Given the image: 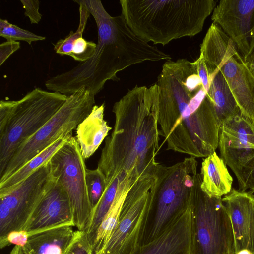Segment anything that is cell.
<instances>
[{"label": "cell", "mask_w": 254, "mask_h": 254, "mask_svg": "<svg viewBox=\"0 0 254 254\" xmlns=\"http://www.w3.org/2000/svg\"><path fill=\"white\" fill-rule=\"evenodd\" d=\"M247 63L254 51V0H221L211 16Z\"/></svg>", "instance_id": "obj_13"}, {"label": "cell", "mask_w": 254, "mask_h": 254, "mask_svg": "<svg viewBox=\"0 0 254 254\" xmlns=\"http://www.w3.org/2000/svg\"><path fill=\"white\" fill-rule=\"evenodd\" d=\"M68 96L35 88L17 100L0 102V176L24 141L59 110Z\"/></svg>", "instance_id": "obj_6"}, {"label": "cell", "mask_w": 254, "mask_h": 254, "mask_svg": "<svg viewBox=\"0 0 254 254\" xmlns=\"http://www.w3.org/2000/svg\"><path fill=\"white\" fill-rule=\"evenodd\" d=\"M159 98L156 83L149 87L137 85L115 103L113 130L105 139L97 166L106 187L116 178L135 181L157 174L162 166L155 159L160 148Z\"/></svg>", "instance_id": "obj_2"}, {"label": "cell", "mask_w": 254, "mask_h": 254, "mask_svg": "<svg viewBox=\"0 0 254 254\" xmlns=\"http://www.w3.org/2000/svg\"><path fill=\"white\" fill-rule=\"evenodd\" d=\"M222 200L231 220L235 254L246 250L254 254V194L232 189Z\"/></svg>", "instance_id": "obj_16"}, {"label": "cell", "mask_w": 254, "mask_h": 254, "mask_svg": "<svg viewBox=\"0 0 254 254\" xmlns=\"http://www.w3.org/2000/svg\"><path fill=\"white\" fill-rule=\"evenodd\" d=\"M79 5V23L75 32L71 31L64 39H60L53 44L56 53L60 55L70 56L74 42L79 38L82 37L87 20L90 15V12L82 2V0H73Z\"/></svg>", "instance_id": "obj_24"}, {"label": "cell", "mask_w": 254, "mask_h": 254, "mask_svg": "<svg viewBox=\"0 0 254 254\" xmlns=\"http://www.w3.org/2000/svg\"><path fill=\"white\" fill-rule=\"evenodd\" d=\"M75 137L72 135L49 161L52 173L69 197L74 226L84 231L92 213L86 184L87 168Z\"/></svg>", "instance_id": "obj_12"}, {"label": "cell", "mask_w": 254, "mask_h": 254, "mask_svg": "<svg viewBox=\"0 0 254 254\" xmlns=\"http://www.w3.org/2000/svg\"><path fill=\"white\" fill-rule=\"evenodd\" d=\"M29 236V234L25 230L12 231L4 237L0 238V248L3 249L11 244L25 247Z\"/></svg>", "instance_id": "obj_29"}, {"label": "cell", "mask_w": 254, "mask_h": 254, "mask_svg": "<svg viewBox=\"0 0 254 254\" xmlns=\"http://www.w3.org/2000/svg\"><path fill=\"white\" fill-rule=\"evenodd\" d=\"M200 174L201 189L210 197L222 198L231 192L233 178L216 152L203 159Z\"/></svg>", "instance_id": "obj_19"}, {"label": "cell", "mask_w": 254, "mask_h": 254, "mask_svg": "<svg viewBox=\"0 0 254 254\" xmlns=\"http://www.w3.org/2000/svg\"><path fill=\"white\" fill-rule=\"evenodd\" d=\"M160 134L167 150L205 158L218 147L221 126L194 62L169 60L157 81Z\"/></svg>", "instance_id": "obj_1"}, {"label": "cell", "mask_w": 254, "mask_h": 254, "mask_svg": "<svg viewBox=\"0 0 254 254\" xmlns=\"http://www.w3.org/2000/svg\"><path fill=\"white\" fill-rule=\"evenodd\" d=\"M235 254H252L249 251L246 250H243L236 253Z\"/></svg>", "instance_id": "obj_35"}, {"label": "cell", "mask_w": 254, "mask_h": 254, "mask_svg": "<svg viewBox=\"0 0 254 254\" xmlns=\"http://www.w3.org/2000/svg\"><path fill=\"white\" fill-rule=\"evenodd\" d=\"M20 47L18 41H6L0 45V65Z\"/></svg>", "instance_id": "obj_32"}, {"label": "cell", "mask_w": 254, "mask_h": 254, "mask_svg": "<svg viewBox=\"0 0 254 254\" xmlns=\"http://www.w3.org/2000/svg\"><path fill=\"white\" fill-rule=\"evenodd\" d=\"M197 165L195 158L190 156L173 165L161 166L142 227L139 246L158 238L190 207Z\"/></svg>", "instance_id": "obj_5"}, {"label": "cell", "mask_w": 254, "mask_h": 254, "mask_svg": "<svg viewBox=\"0 0 254 254\" xmlns=\"http://www.w3.org/2000/svg\"><path fill=\"white\" fill-rule=\"evenodd\" d=\"M105 104L95 105L76 128V139L84 160L91 157L112 128L104 119Z\"/></svg>", "instance_id": "obj_18"}, {"label": "cell", "mask_w": 254, "mask_h": 254, "mask_svg": "<svg viewBox=\"0 0 254 254\" xmlns=\"http://www.w3.org/2000/svg\"><path fill=\"white\" fill-rule=\"evenodd\" d=\"M96 23L98 41L93 56L45 82L48 90L67 96L81 87L95 96L118 72L145 61H168L170 56L138 37L122 15L111 16L100 0H82Z\"/></svg>", "instance_id": "obj_3"}, {"label": "cell", "mask_w": 254, "mask_h": 254, "mask_svg": "<svg viewBox=\"0 0 254 254\" xmlns=\"http://www.w3.org/2000/svg\"><path fill=\"white\" fill-rule=\"evenodd\" d=\"M205 64L208 72L209 82L207 96L212 102L222 125L241 113L240 109L221 71L213 66L206 63Z\"/></svg>", "instance_id": "obj_20"}, {"label": "cell", "mask_w": 254, "mask_h": 254, "mask_svg": "<svg viewBox=\"0 0 254 254\" xmlns=\"http://www.w3.org/2000/svg\"><path fill=\"white\" fill-rule=\"evenodd\" d=\"M96 46L97 43L87 41L81 37L74 42L70 57L75 61L85 62L93 56Z\"/></svg>", "instance_id": "obj_28"}, {"label": "cell", "mask_w": 254, "mask_h": 254, "mask_svg": "<svg viewBox=\"0 0 254 254\" xmlns=\"http://www.w3.org/2000/svg\"><path fill=\"white\" fill-rule=\"evenodd\" d=\"M25 9L24 14L29 17L31 24H38L42 14L39 11L40 1L38 0H20Z\"/></svg>", "instance_id": "obj_30"}, {"label": "cell", "mask_w": 254, "mask_h": 254, "mask_svg": "<svg viewBox=\"0 0 254 254\" xmlns=\"http://www.w3.org/2000/svg\"><path fill=\"white\" fill-rule=\"evenodd\" d=\"M199 56L221 71L241 114L254 124V77L233 41L215 23L202 41Z\"/></svg>", "instance_id": "obj_8"}, {"label": "cell", "mask_w": 254, "mask_h": 254, "mask_svg": "<svg viewBox=\"0 0 254 254\" xmlns=\"http://www.w3.org/2000/svg\"><path fill=\"white\" fill-rule=\"evenodd\" d=\"M74 234L70 226L51 228L30 235L25 247L31 254H64Z\"/></svg>", "instance_id": "obj_21"}, {"label": "cell", "mask_w": 254, "mask_h": 254, "mask_svg": "<svg viewBox=\"0 0 254 254\" xmlns=\"http://www.w3.org/2000/svg\"><path fill=\"white\" fill-rule=\"evenodd\" d=\"M86 184L89 198L93 209L101 200L106 188V180L101 171L95 169H86Z\"/></svg>", "instance_id": "obj_25"}, {"label": "cell", "mask_w": 254, "mask_h": 254, "mask_svg": "<svg viewBox=\"0 0 254 254\" xmlns=\"http://www.w3.org/2000/svg\"><path fill=\"white\" fill-rule=\"evenodd\" d=\"M0 36L7 41H24L31 44L32 42L45 40L44 36L36 35L9 23L6 19H0Z\"/></svg>", "instance_id": "obj_26"}, {"label": "cell", "mask_w": 254, "mask_h": 254, "mask_svg": "<svg viewBox=\"0 0 254 254\" xmlns=\"http://www.w3.org/2000/svg\"><path fill=\"white\" fill-rule=\"evenodd\" d=\"M246 64H247L250 71L254 77V51L251 55L248 61Z\"/></svg>", "instance_id": "obj_34"}, {"label": "cell", "mask_w": 254, "mask_h": 254, "mask_svg": "<svg viewBox=\"0 0 254 254\" xmlns=\"http://www.w3.org/2000/svg\"><path fill=\"white\" fill-rule=\"evenodd\" d=\"M121 15L132 31L148 43L165 45L200 32L217 5L214 0H121Z\"/></svg>", "instance_id": "obj_4"}, {"label": "cell", "mask_w": 254, "mask_h": 254, "mask_svg": "<svg viewBox=\"0 0 254 254\" xmlns=\"http://www.w3.org/2000/svg\"><path fill=\"white\" fill-rule=\"evenodd\" d=\"M190 246L191 207L158 238L132 254H191Z\"/></svg>", "instance_id": "obj_17"}, {"label": "cell", "mask_w": 254, "mask_h": 254, "mask_svg": "<svg viewBox=\"0 0 254 254\" xmlns=\"http://www.w3.org/2000/svg\"><path fill=\"white\" fill-rule=\"evenodd\" d=\"M201 182L197 173L191 203V254H235L231 220L222 198L208 196Z\"/></svg>", "instance_id": "obj_7"}, {"label": "cell", "mask_w": 254, "mask_h": 254, "mask_svg": "<svg viewBox=\"0 0 254 254\" xmlns=\"http://www.w3.org/2000/svg\"><path fill=\"white\" fill-rule=\"evenodd\" d=\"M156 181L157 174H147L132 184L109 240L96 254H132L139 246L142 227Z\"/></svg>", "instance_id": "obj_11"}, {"label": "cell", "mask_w": 254, "mask_h": 254, "mask_svg": "<svg viewBox=\"0 0 254 254\" xmlns=\"http://www.w3.org/2000/svg\"><path fill=\"white\" fill-rule=\"evenodd\" d=\"M218 147L221 158L236 175L240 189L244 169L254 157V124L241 113L223 123Z\"/></svg>", "instance_id": "obj_14"}, {"label": "cell", "mask_w": 254, "mask_h": 254, "mask_svg": "<svg viewBox=\"0 0 254 254\" xmlns=\"http://www.w3.org/2000/svg\"><path fill=\"white\" fill-rule=\"evenodd\" d=\"M9 254H31L25 247L15 246Z\"/></svg>", "instance_id": "obj_33"}, {"label": "cell", "mask_w": 254, "mask_h": 254, "mask_svg": "<svg viewBox=\"0 0 254 254\" xmlns=\"http://www.w3.org/2000/svg\"><path fill=\"white\" fill-rule=\"evenodd\" d=\"M95 103V96L83 87L68 96L56 114L18 147L0 176V182L4 181L60 137L72 134L90 114Z\"/></svg>", "instance_id": "obj_9"}, {"label": "cell", "mask_w": 254, "mask_h": 254, "mask_svg": "<svg viewBox=\"0 0 254 254\" xmlns=\"http://www.w3.org/2000/svg\"><path fill=\"white\" fill-rule=\"evenodd\" d=\"M134 182L128 179L120 180L116 197L97 231L92 245L94 254L102 250L109 240L117 224L126 196Z\"/></svg>", "instance_id": "obj_22"}, {"label": "cell", "mask_w": 254, "mask_h": 254, "mask_svg": "<svg viewBox=\"0 0 254 254\" xmlns=\"http://www.w3.org/2000/svg\"><path fill=\"white\" fill-rule=\"evenodd\" d=\"M71 134L64 135L35 156L4 181L0 182V191L11 189L26 179L34 171L48 163Z\"/></svg>", "instance_id": "obj_23"}, {"label": "cell", "mask_w": 254, "mask_h": 254, "mask_svg": "<svg viewBox=\"0 0 254 254\" xmlns=\"http://www.w3.org/2000/svg\"><path fill=\"white\" fill-rule=\"evenodd\" d=\"M64 254H94L92 245L84 231H75L74 237Z\"/></svg>", "instance_id": "obj_27"}, {"label": "cell", "mask_w": 254, "mask_h": 254, "mask_svg": "<svg viewBox=\"0 0 254 254\" xmlns=\"http://www.w3.org/2000/svg\"><path fill=\"white\" fill-rule=\"evenodd\" d=\"M64 226H74L73 214L68 195L55 178L53 185L33 213L25 230L30 236Z\"/></svg>", "instance_id": "obj_15"}, {"label": "cell", "mask_w": 254, "mask_h": 254, "mask_svg": "<svg viewBox=\"0 0 254 254\" xmlns=\"http://www.w3.org/2000/svg\"><path fill=\"white\" fill-rule=\"evenodd\" d=\"M249 189L254 192V157L245 166L243 173V182L241 191H246Z\"/></svg>", "instance_id": "obj_31"}, {"label": "cell", "mask_w": 254, "mask_h": 254, "mask_svg": "<svg viewBox=\"0 0 254 254\" xmlns=\"http://www.w3.org/2000/svg\"><path fill=\"white\" fill-rule=\"evenodd\" d=\"M55 180L49 161L13 188L0 191V238L25 230Z\"/></svg>", "instance_id": "obj_10"}]
</instances>
